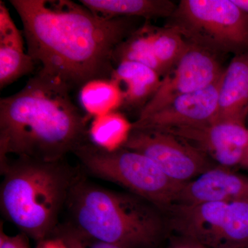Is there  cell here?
<instances>
[{"label":"cell","mask_w":248,"mask_h":248,"mask_svg":"<svg viewBox=\"0 0 248 248\" xmlns=\"http://www.w3.org/2000/svg\"><path fill=\"white\" fill-rule=\"evenodd\" d=\"M23 25L27 53L40 73L71 91L112 76L117 46L141 27L133 17L107 19L71 0H11Z\"/></svg>","instance_id":"6da1fadb"},{"label":"cell","mask_w":248,"mask_h":248,"mask_svg":"<svg viewBox=\"0 0 248 248\" xmlns=\"http://www.w3.org/2000/svg\"><path fill=\"white\" fill-rule=\"evenodd\" d=\"M71 90L37 71L17 93L0 99V166L11 155L54 161L89 142L90 117Z\"/></svg>","instance_id":"7a4b0ae2"},{"label":"cell","mask_w":248,"mask_h":248,"mask_svg":"<svg viewBox=\"0 0 248 248\" xmlns=\"http://www.w3.org/2000/svg\"><path fill=\"white\" fill-rule=\"evenodd\" d=\"M69 225L93 239L124 248H157L170 232L161 209L130 192L110 190L84 176L66 204Z\"/></svg>","instance_id":"3957f363"},{"label":"cell","mask_w":248,"mask_h":248,"mask_svg":"<svg viewBox=\"0 0 248 248\" xmlns=\"http://www.w3.org/2000/svg\"><path fill=\"white\" fill-rule=\"evenodd\" d=\"M66 159L17 157L0 166V210L5 219L37 242L53 236L72 189L82 177Z\"/></svg>","instance_id":"277c9868"},{"label":"cell","mask_w":248,"mask_h":248,"mask_svg":"<svg viewBox=\"0 0 248 248\" xmlns=\"http://www.w3.org/2000/svg\"><path fill=\"white\" fill-rule=\"evenodd\" d=\"M74 155L91 175L122 186L164 213L175 203L184 185L168 177L148 156L125 148L107 151L89 141Z\"/></svg>","instance_id":"5b68a950"},{"label":"cell","mask_w":248,"mask_h":248,"mask_svg":"<svg viewBox=\"0 0 248 248\" xmlns=\"http://www.w3.org/2000/svg\"><path fill=\"white\" fill-rule=\"evenodd\" d=\"M170 18L187 42L216 55L248 52V16L233 0H182Z\"/></svg>","instance_id":"8992f818"},{"label":"cell","mask_w":248,"mask_h":248,"mask_svg":"<svg viewBox=\"0 0 248 248\" xmlns=\"http://www.w3.org/2000/svg\"><path fill=\"white\" fill-rule=\"evenodd\" d=\"M164 213L173 234L207 248H248V200L172 205Z\"/></svg>","instance_id":"52a82bcc"},{"label":"cell","mask_w":248,"mask_h":248,"mask_svg":"<svg viewBox=\"0 0 248 248\" xmlns=\"http://www.w3.org/2000/svg\"><path fill=\"white\" fill-rule=\"evenodd\" d=\"M123 148L148 156L168 177L182 184L219 166L185 140L162 130L133 128Z\"/></svg>","instance_id":"ba28073f"},{"label":"cell","mask_w":248,"mask_h":248,"mask_svg":"<svg viewBox=\"0 0 248 248\" xmlns=\"http://www.w3.org/2000/svg\"><path fill=\"white\" fill-rule=\"evenodd\" d=\"M216 54L189 42L185 53L162 78L157 91L141 110L138 120L161 110L177 97L206 89L221 78Z\"/></svg>","instance_id":"9c48e42d"},{"label":"cell","mask_w":248,"mask_h":248,"mask_svg":"<svg viewBox=\"0 0 248 248\" xmlns=\"http://www.w3.org/2000/svg\"><path fill=\"white\" fill-rule=\"evenodd\" d=\"M162 131L185 140L215 164L226 169L239 166L248 146V128L236 122H215Z\"/></svg>","instance_id":"30bf717a"},{"label":"cell","mask_w":248,"mask_h":248,"mask_svg":"<svg viewBox=\"0 0 248 248\" xmlns=\"http://www.w3.org/2000/svg\"><path fill=\"white\" fill-rule=\"evenodd\" d=\"M221 78L206 89L177 97L161 110L137 120L133 128L165 130L214 123Z\"/></svg>","instance_id":"8fae6325"},{"label":"cell","mask_w":248,"mask_h":248,"mask_svg":"<svg viewBox=\"0 0 248 248\" xmlns=\"http://www.w3.org/2000/svg\"><path fill=\"white\" fill-rule=\"evenodd\" d=\"M248 200V177L217 166L186 183L173 205Z\"/></svg>","instance_id":"7c38bea8"},{"label":"cell","mask_w":248,"mask_h":248,"mask_svg":"<svg viewBox=\"0 0 248 248\" xmlns=\"http://www.w3.org/2000/svg\"><path fill=\"white\" fill-rule=\"evenodd\" d=\"M248 115V52L238 54L224 69L215 122L245 124Z\"/></svg>","instance_id":"4fadbf2b"},{"label":"cell","mask_w":248,"mask_h":248,"mask_svg":"<svg viewBox=\"0 0 248 248\" xmlns=\"http://www.w3.org/2000/svg\"><path fill=\"white\" fill-rule=\"evenodd\" d=\"M24 33L15 24L9 9L0 1V88L32 73L35 63L26 53Z\"/></svg>","instance_id":"5bb4252c"},{"label":"cell","mask_w":248,"mask_h":248,"mask_svg":"<svg viewBox=\"0 0 248 248\" xmlns=\"http://www.w3.org/2000/svg\"><path fill=\"white\" fill-rule=\"evenodd\" d=\"M111 78L122 90L123 107L140 111L157 91L163 78L150 67L130 61L117 63Z\"/></svg>","instance_id":"9a60e30c"},{"label":"cell","mask_w":248,"mask_h":248,"mask_svg":"<svg viewBox=\"0 0 248 248\" xmlns=\"http://www.w3.org/2000/svg\"><path fill=\"white\" fill-rule=\"evenodd\" d=\"M79 2L107 19L133 17L146 20L170 17L177 5L169 0H81Z\"/></svg>","instance_id":"2e32d148"},{"label":"cell","mask_w":248,"mask_h":248,"mask_svg":"<svg viewBox=\"0 0 248 248\" xmlns=\"http://www.w3.org/2000/svg\"><path fill=\"white\" fill-rule=\"evenodd\" d=\"M79 100L85 114L93 119L123 107L124 94L113 78H99L88 81L80 88Z\"/></svg>","instance_id":"e0dca14e"},{"label":"cell","mask_w":248,"mask_h":248,"mask_svg":"<svg viewBox=\"0 0 248 248\" xmlns=\"http://www.w3.org/2000/svg\"><path fill=\"white\" fill-rule=\"evenodd\" d=\"M133 131V123L120 111L98 116L89 126V141L94 146L107 151L123 148Z\"/></svg>","instance_id":"ac0fdd59"},{"label":"cell","mask_w":248,"mask_h":248,"mask_svg":"<svg viewBox=\"0 0 248 248\" xmlns=\"http://www.w3.org/2000/svg\"><path fill=\"white\" fill-rule=\"evenodd\" d=\"M130 61L141 63L155 70L164 78L166 75L155 56L148 35V22L139 27L125 40L117 46L113 54L114 64L120 62Z\"/></svg>","instance_id":"d6986e66"},{"label":"cell","mask_w":248,"mask_h":248,"mask_svg":"<svg viewBox=\"0 0 248 248\" xmlns=\"http://www.w3.org/2000/svg\"><path fill=\"white\" fill-rule=\"evenodd\" d=\"M148 35L155 56L167 74L185 53L189 42L175 27L170 25L156 28L148 23Z\"/></svg>","instance_id":"ffe728a7"},{"label":"cell","mask_w":248,"mask_h":248,"mask_svg":"<svg viewBox=\"0 0 248 248\" xmlns=\"http://www.w3.org/2000/svg\"><path fill=\"white\" fill-rule=\"evenodd\" d=\"M53 235L61 238L68 248H124L90 237L66 223L60 224Z\"/></svg>","instance_id":"44dd1931"},{"label":"cell","mask_w":248,"mask_h":248,"mask_svg":"<svg viewBox=\"0 0 248 248\" xmlns=\"http://www.w3.org/2000/svg\"><path fill=\"white\" fill-rule=\"evenodd\" d=\"M1 226L2 225L0 230V248H30L29 236L22 232L13 236L6 234Z\"/></svg>","instance_id":"7402d4cb"},{"label":"cell","mask_w":248,"mask_h":248,"mask_svg":"<svg viewBox=\"0 0 248 248\" xmlns=\"http://www.w3.org/2000/svg\"><path fill=\"white\" fill-rule=\"evenodd\" d=\"M36 248H68L63 240L58 236H50L37 242Z\"/></svg>","instance_id":"603a6c76"},{"label":"cell","mask_w":248,"mask_h":248,"mask_svg":"<svg viewBox=\"0 0 248 248\" xmlns=\"http://www.w3.org/2000/svg\"><path fill=\"white\" fill-rule=\"evenodd\" d=\"M233 1L248 16V0H233Z\"/></svg>","instance_id":"cb8c5ba5"},{"label":"cell","mask_w":248,"mask_h":248,"mask_svg":"<svg viewBox=\"0 0 248 248\" xmlns=\"http://www.w3.org/2000/svg\"><path fill=\"white\" fill-rule=\"evenodd\" d=\"M240 167L244 168V169L248 170V146L245 150L244 156H243L242 160L239 164Z\"/></svg>","instance_id":"d4e9b609"}]
</instances>
